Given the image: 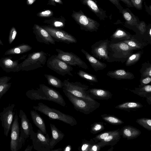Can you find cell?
<instances>
[{
  "label": "cell",
  "mask_w": 151,
  "mask_h": 151,
  "mask_svg": "<svg viewBox=\"0 0 151 151\" xmlns=\"http://www.w3.org/2000/svg\"><path fill=\"white\" fill-rule=\"evenodd\" d=\"M123 42L127 44L130 47L134 48L136 50H138L142 48V45L139 41H137L134 39L132 38L127 40H123Z\"/></svg>",
  "instance_id": "cell-41"
},
{
  "label": "cell",
  "mask_w": 151,
  "mask_h": 151,
  "mask_svg": "<svg viewBox=\"0 0 151 151\" xmlns=\"http://www.w3.org/2000/svg\"><path fill=\"white\" fill-rule=\"evenodd\" d=\"M114 130L105 131L96 135L92 139L95 143H97L108 137L113 132Z\"/></svg>",
  "instance_id": "cell-42"
},
{
  "label": "cell",
  "mask_w": 151,
  "mask_h": 151,
  "mask_svg": "<svg viewBox=\"0 0 151 151\" xmlns=\"http://www.w3.org/2000/svg\"><path fill=\"white\" fill-rule=\"evenodd\" d=\"M114 4L119 10V12L122 13L123 9V7L121 5L119 0H109Z\"/></svg>",
  "instance_id": "cell-48"
},
{
  "label": "cell",
  "mask_w": 151,
  "mask_h": 151,
  "mask_svg": "<svg viewBox=\"0 0 151 151\" xmlns=\"http://www.w3.org/2000/svg\"><path fill=\"white\" fill-rule=\"evenodd\" d=\"M101 148V147L97 144V143H95L92 145L89 151H99L100 150Z\"/></svg>",
  "instance_id": "cell-49"
},
{
  "label": "cell",
  "mask_w": 151,
  "mask_h": 151,
  "mask_svg": "<svg viewBox=\"0 0 151 151\" xmlns=\"http://www.w3.org/2000/svg\"><path fill=\"white\" fill-rule=\"evenodd\" d=\"M141 74V78H142L147 77H151V64L149 63L145 62L142 64L140 70Z\"/></svg>",
  "instance_id": "cell-37"
},
{
  "label": "cell",
  "mask_w": 151,
  "mask_h": 151,
  "mask_svg": "<svg viewBox=\"0 0 151 151\" xmlns=\"http://www.w3.org/2000/svg\"><path fill=\"white\" fill-rule=\"evenodd\" d=\"M53 12L51 10H45L41 11L37 14V16L41 17H50L53 15Z\"/></svg>",
  "instance_id": "cell-44"
},
{
  "label": "cell",
  "mask_w": 151,
  "mask_h": 151,
  "mask_svg": "<svg viewBox=\"0 0 151 151\" xmlns=\"http://www.w3.org/2000/svg\"><path fill=\"white\" fill-rule=\"evenodd\" d=\"M94 143L92 139L89 141L83 139L82 140L81 143L78 148V150L81 151H89L91 147Z\"/></svg>",
  "instance_id": "cell-39"
},
{
  "label": "cell",
  "mask_w": 151,
  "mask_h": 151,
  "mask_svg": "<svg viewBox=\"0 0 151 151\" xmlns=\"http://www.w3.org/2000/svg\"><path fill=\"white\" fill-rule=\"evenodd\" d=\"M33 147V145L30 146V145H28L27 147L24 150V151H31Z\"/></svg>",
  "instance_id": "cell-54"
},
{
  "label": "cell",
  "mask_w": 151,
  "mask_h": 151,
  "mask_svg": "<svg viewBox=\"0 0 151 151\" xmlns=\"http://www.w3.org/2000/svg\"><path fill=\"white\" fill-rule=\"evenodd\" d=\"M142 104L137 102H126L115 107L116 109L127 111L137 110L143 107Z\"/></svg>",
  "instance_id": "cell-28"
},
{
  "label": "cell",
  "mask_w": 151,
  "mask_h": 151,
  "mask_svg": "<svg viewBox=\"0 0 151 151\" xmlns=\"http://www.w3.org/2000/svg\"><path fill=\"white\" fill-rule=\"evenodd\" d=\"M136 122L147 130H151V119L146 118H142L137 119Z\"/></svg>",
  "instance_id": "cell-40"
},
{
  "label": "cell",
  "mask_w": 151,
  "mask_h": 151,
  "mask_svg": "<svg viewBox=\"0 0 151 151\" xmlns=\"http://www.w3.org/2000/svg\"><path fill=\"white\" fill-rule=\"evenodd\" d=\"M33 109L48 116L49 119L61 121L71 126L76 125L77 122L71 116L63 113L54 108H50L42 103L38 104L37 106H34Z\"/></svg>",
  "instance_id": "cell-2"
},
{
  "label": "cell",
  "mask_w": 151,
  "mask_h": 151,
  "mask_svg": "<svg viewBox=\"0 0 151 151\" xmlns=\"http://www.w3.org/2000/svg\"><path fill=\"white\" fill-rule=\"evenodd\" d=\"M121 13L127 23L130 25L136 26L139 22L138 18L128 8H123Z\"/></svg>",
  "instance_id": "cell-27"
},
{
  "label": "cell",
  "mask_w": 151,
  "mask_h": 151,
  "mask_svg": "<svg viewBox=\"0 0 151 151\" xmlns=\"http://www.w3.org/2000/svg\"><path fill=\"white\" fill-rule=\"evenodd\" d=\"M146 101L149 105H151V96L146 98Z\"/></svg>",
  "instance_id": "cell-56"
},
{
  "label": "cell",
  "mask_w": 151,
  "mask_h": 151,
  "mask_svg": "<svg viewBox=\"0 0 151 151\" xmlns=\"http://www.w3.org/2000/svg\"><path fill=\"white\" fill-rule=\"evenodd\" d=\"M143 52L140 51L129 56L125 63L127 66L133 65L136 63L140 59Z\"/></svg>",
  "instance_id": "cell-35"
},
{
  "label": "cell",
  "mask_w": 151,
  "mask_h": 151,
  "mask_svg": "<svg viewBox=\"0 0 151 151\" xmlns=\"http://www.w3.org/2000/svg\"><path fill=\"white\" fill-rule=\"evenodd\" d=\"M121 135L119 133V129L114 130L113 133L103 139L97 143L101 148L106 146H113L120 140Z\"/></svg>",
  "instance_id": "cell-21"
},
{
  "label": "cell",
  "mask_w": 151,
  "mask_h": 151,
  "mask_svg": "<svg viewBox=\"0 0 151 151\" xmlns=\"http://www.w3.org/2000/svg\"><path fill=\"white\" fill-rule=\"evenodd\" d=\"M66 20L62 17L58 18L53 17L49 19L45 20L43 22L49 25V26L52 27L62 29L64 27Z\"/></svg>",
  "instance_id": "cell-29"
},
{
  "label": "cell",
  "mask_w": 151,
  "mask_h": 151,
  "mask_svg": "<svg viewBox=\"0 0 151 151\" xmlns=\"http://www.w3.org/2000/svg\"><path fill=\"white\" fill-rule=\"evenodd\" d=\"M71 16L82 30L93 32H97L99 29V23L86 16L81 10L77 12L73 11Z\"/></svg>",
  "instance_id": "cell-6"
},
{
  "label": "cell",
  "mask_w": 151,
  "mask_h": 151,
  "mask_svg": "<svg viewBox=\"0 0 151 151\" xmlns=\"http://www.w3.org/2000/svg\"><path fill=\"white\" fill-rule=\"evenodd\" d=\"M144 0H131V2L134 7L138 10H141L142 8V2Z\"/></svg>",
  "instance_id": "cell-46"
},
{
  "label": "cell",
  "mask_w": 151,
  "mask_h": 151,
  "mask_svg": "<svg viewBox=\"0 0 151 151\" xmlns=\"http://www.w3.org/2000/svg\"><path fill=\"white\" fill-rule=\"evenodd\" d=\"M125 3L129 7H133L134 6L130 0H120Z\"/></svg>",
  "instance_id": "cell-51"
},
{
  "label": "cell",
  "mask_w": 151,
  "mask_h": 151,
  "mask_svg": "<svg viewBox=\"0 0 151 151\" xmlns=\"http://www.w3.org/2000/svg\"><path fill=\"white\" fill-rule=\"evenodd\" d=\"M14 106V104L9 105L4 108L3 111L0 113V120L4 128V134L6 137L11 130L14 113L13 112Z\"/></svg>",
  "instance_id": "cell-14"
},
{
  "label": "cell",
  "mask_w": 151,
  "mask_h": 151,
  "mask_svg": "<svg viewBox=\"0 0 151 151\" xmlns=\"http://www.w3.org/2000/svg\"><path fill=\"white\" fill-rule=\"evenodd\" d=\"M12 77L4 76L0 77V99L10 88L12 83H8Z\"/></svg>",
  "instance_id": "cell-31"
},
{
  "label": "cell",
  "mask_w": 151,
  "mask_h": 151,
  "mask_svg": "<svg viewBox=\"0 0 151 151\" xmlns=\"http://www.w3.org/2000/svg\"><path fill=\"white\" fill-rule=\"evenodd\" d=\"M56 3L60 4H63V2L61 0H48L47 4L56 6Z\"/></svg>",
  "instance_id": "cell-50"
},
{
  "label": "cell",
  "mask_w": 151,
  "mask_h": 151,
  "mask_svg": "<svg viewBox=\"0 0 151 151\" xmlns=\"http://www.w3.org/2000/svg\"><path fill=\"white\" fill-rule=\"evenodd\" d=\"M110 41L108 39L97 41L91 46L92 56L99 59H102L109 61V57L108 48Z\"/></svg>",
  "instance_id": "cell-12"
},
{
  "label": "cell",
  "mask_w": 151,
  "mask_h": 151,
  "mask_svg": "<svg viewBox=\"0 0 151 151\" xmlns=\"http://www.w3.org/2000/svg\"><path fill=\"white\" fill-rule=\"evenodd\" d=\"M13 120L11 129L10 149L11 151H18L22 147L19 142L20 127L17 114L15 115Z\"/></svg>",
  "instance_id": "cell-13"
},
{
  "label": "cell",
  "mask_w": 151,
  "mask_h": 151,
  "mask_svg": "<svg viewBox=\"0 0 151 151\" xmlns=\"http://www.w3.org/2000/svg\"><path fill=\"white\" fill-rule=\"evenodd\" d=\"M109 46L114 53L113 55L118 58H127L131 55L133 50H136L123 41L112 44Z\"/></svg>",
  "instance_id": "cell-15"
},
{
  "label": "cell",
  "mask_w": 151,
  "mask_h": 151,
  "mask_svg": "<svg viewBox=\"0 0 151 151\" xmlns=\"http://www.w3.org/2000/svg\"><path fill=\"white\" fill-rule=\"evenodd\" d=\"M44 76L49 85L57 88H62L63 86V82L59 79L50 74H45Z\"/></svg>",
  "instance_id": "cell-33"
},
{
  "label": "cell",
  "mask_w": 151,
  "mask_h": 151,
  "mask_svg": "<svg viewBox=\"0 0 151 151\" xmlns=\"http://www.w3.org/2000/svg\"><path fill=\"white\" fill-rule=\"evenodd\" d=\"M19 60H13L11 56L2 58L0 59V67L7 73L20 71Z\"/></svg>",
  "instance_id": "cell-17"
},
{
  "label": "cell",
  "mask_w": 151,
  "mask_h": 151,
  "mask_svg": "<svg viewBox=\"0 0 151 151\" xmlns=\"http://www.w3.org/2000/svg\"><path fill=\"white\" fill-rule=\"evenodd\" d=\"M129 91L140 97L147 98L151 96V86L150 85L135 88L134 89H129Z\"/></svg>",
  "instance_id": "cell-30"
},
{
  "label": "cell",
  "mask_w": 151,
  "mask_h": 151,
  "mask_svg": "<svg viewBox=\"0 0 151 151\" xmlns=\"http://www.w3.org/2000/svg\"><path fill=\"white\" fill-rule=\"evenodd\" d=\"M36 0H27L26 4L30 6Z\"/></svg>",
  "instance_id": "cell-53"
},
{
  "label": "cell",
  "mask_w": 151,
  "mask_h": 151,
  "mask_svg": "<svg viewBox=\"0 0 151 151\" xmlns=\"http://www.w3.org/2000/svg\"><path fill=\"white\" fill-rule=\"evenodd\" d=\"M47 54L41 50L28 54L27 57L20 64V69L29 71L42 68L47 61Z\"/></svg>",
  "instance_id": "cell-3"
},
{
  "label": "cell",
  "mask_w": 151,
  "mask_h": 151,
  "mask_svg": "<svg viewBox=\"0 0 151 151\" xmlns=\"http://www.w3.org/2000/svg\"><path fill=\"white\" fill-rule=\"evenodd\" d=\"M32 47L29 45L23 43L10 48L4 53L5 55L21 54L28 52L31 50Z\"/></svg>",
  "instance_id": "cell-26"
},
{
  "label": "cell",
  "mask_w": 151,
  "mask_h": 151,
  "mask_svg": "<svg viewBox=\"0 0 151 151\" xmlns=\"http://www.w3.org/2000/svg\"><path fill=\"white\" fill-rule=\"evenodd\" d=\"M101 116L104 121L113 125H118L124 123L121 119L113 115L105 114L101 115Z\"/></svg>",
  "instance_id": "cell-34"
},
{
  "label": "cell",
  "mask_w": 151,
  "mask_h": 151,
  "mask_svg": "<svg viewBox=\"0 0 151 151\" xmlns=\"http://www.w3.org/2000/svg\"><path fill=\"white\" fill-rule=\"evenodd\" d=\"M114 149V147L112 146H111V148L109 150H107V151H112Z\"/></svg>",
  "instance_id": "cell-58"
},
{
  "label": "cell",
  "mask_w": 151,
  "mask_h": 151,
  "mask_svg": "<svg viewBox=\"0 0 151 151\" xmlns=\"http://www.w3.org/2000/svg\"><path fill=\"white\" fill-rule=\"evenodd\" d=\"M33 33L37 41L47 45L55 44V41L49 33L41 26L35 24L33 27Z\"/></svg>",
  "instance_id": "cell-16"
},
{
  "label": "cell",
  "mask_w": 151,
  "mask_h": 151,
  "mask_svg": "<svg viewBox=\"0 0 151 151\" xmlns=\"http://www.w3.org/2000/svg\"><path fill=\"white\" fill-rule=\"evenodd\" d=\"M120 135L127 140L133 139L139 137L141 133L138 129L130 125H126L119 129Z\"/></svg>",
  "instance_id": "cell-18"
},
{
  "label": "cell",
  "mask_w": 151,
  "mask_h": 151,
  "mask_svg": "<svg viewBox=\"0 0 151 151\" xmlns=\"http://www.w3.org/2000/svg\"><path fill=\"white\" fill-rule=\"evenodd\" d=\"M17 35V31L14 27L11 29L9 36L8 42L10 44H11L15 40Z\"/></svg>",
  "instance_id": "cell-43"
},
{
  "label": "cell",
  "mask_w": 151,
  "mask_h": 151,
  "mask_svg": "<svg viewBox=\"0 0 151 151\" xmlns=\"http://www.w3.org/2000/svg\"><path fill=\"white\" fill-rule=\"evenodd\" d=\"M81 51L84 54L91 67L96 72L103 70L106 68L107 65L106 64L100 62L84 49H82Z\"/></svg>",
  "instance_id": "cell-23"
},
{
  "label": "cell",
  "mask_w": 151,
  "mask_h": 151,
  "mask_svg": "<svg viewBox=\"0 0 151 151\" xmlns=\"http://www.w3.org/2000/svg\"><path fill=\"white\" fill-rule=\"evenodd\" d=\"M63 149L61 148L56 149H52L50 151H62Z\"/></svg>",
  "instance_id": "cell-57"
},
{
  "label": "cell",
  "mask_w": 151,
  "mask_h": 151,
  "mask_svg": "<svg viewBox=\"0 0 151 151\" xmlns=\"http://www.w3.org/2000/svg\"><path fill=\"white\" fill-rule=\"evenodd\" d=\"M151 81V78L150 77L141 78L140 80V84L139 86L140 87L147 85L150 83Z\"/></svg>",
  "instance_id": "cell-47"
},
{
  "label": "cell",
  "mask_w": 151,
  "mask_h": 151,
  "mask_svg": "<svg viewBox=\"0 0 151 151\" xmlns=\"http://www.w3.org/2000/svg\"><path fill=\"white\" fill-rule=\"evenodd\" d=\"M0 45H4V44H3L2 42V41L0 39Z\"/></svg>",
  "instance_id": "cell-59"
},
{
  "label": "cell",
  "mask_w": 151,
  "mask_h": 151,
  "mask_svg": "<svg viewBox=\"0 0 151 151\" xmlns=\"http://www.w3.org/2000/svg\"><path fill=\"white\" fill-rule=\"evenodd\" d=\"M41 26L49 33L55 42L68 44L76 43L77 42L74 36L61 29L52 27L49 26Z\"/></svg>",
  "instance_id": "cell-9"
},
{
  "label": "cell",
  "mask_w": 151,
  "mask_h": 151,
  "mask_svg": "<svg viewBox=\"0 0 151 151\" xmlns=\"http://www.w3.org/2000/svg\"><path fill=\"white\" fill-rule=\"evenodd\" d=\"M34 149L37 151H50L51 139L47 133L45 134L39 129L37 132L33 130L30 135Z\"/></svg>",
  "instance_id": "cell-7"
},
{
  "label": "cell",
  "mask_w": 151,
  "mask_h": 151,
  "mask_svg": "<svg viewBox=\"0 0 151 151\" xmlns=\"http://www.w3.org/2000/svg\"><path fill=\"white\" fill-rule=\"evenodd\" d=\"M86 92L89 96L93 99L108 100L111 99L112 96L109 91L101 89H88Z\"/></svg>",
  "instance_id": "cell-19"
},
{
  "label": "cell",
  "mask_w": 151,
  "mask_h": 151,
  "mask_svg": "<svg viewBox=\"0 0 151 151\" xmlns=\"http://www.w3.org/2000/svg\"><path fill=\"white\" fill-rule=\"evenodd\" d=\"M77 74L80 77L89 82L97 83L98 80L96 76L88 73L84 71L80 70L77 73Z\"/></svg>",
  "instance_id": "cell-36"
},
{
  "label": "cell",
  "mask_w": 151,
  "mask_h": 151,
  "mask_svg": "<svg viewBox=\"0 0 151 151\" xmlns=\"http://www.w3.org/2000/svg\"><path fill=\"white\" fill-rule=\"evenodd\" d=\"M146 11L150 15H151V5H150L148 6L146 4L145 2L144 3Z\"/></svg>",
  "instance_id": "cell-52"
},
{
  "label": "cell",
  "mask_w": 151,
  "mask_h": 151,
  "mask_svg": "<svg viewBox=\"0 0 151 151\" xmlns=\"http://www.w3.org/2000/svg\"><path fill=\"white\" fill-rule=\"evenodd\" d=\"M81 2L87 6L100 20H104L107 17L106 11L99 7L94 0H82Z\"/></svg>",
  "instance_id": "cell-20"
},
{
  "label": "cell",
  "mask_w": 151,
  "mask_h": 151,
  "mask_svg": "<svg viewBox=\"0 0 151 151\" xmlns=\"http://www.w3.org/2000/svg\"><path fill=\"white\" fill-rule=\"evenodd\" d=\"M26 96L31 100H43L55 102L63 106L66 103L59 92L44 84H40L37 89H32L27 91Z\"/></svg>",
  "instance_id": "cell-1"
},
{
  "label": "cell",
  "mask_w": 151,
  "mask_h": 151,
  "mask_svg": "<svg viewBox=\"0 0 151 151\" xmlns=\"http://www.w3.org/2000/svg\"><path fill=\"white\" fill-rule=\"evenodd\" d=\"M151 29H150V32H149V35H150V37H151Z\"/></svg>",
  "instance_id": "cell-60"
},
{
  "label": "cell",
  "mask_w": 151,
  "mask_h": 151,
  "mask_svg": "<svg viewBox=\"0 0 151 151\" xmlns=\"http://www.w3.org/2000/svg\"><path fill=\"white\" fill-rule=\"evenodd\" d=\"M114 39L127 40L132 38L130 34L125 30L120 28H118L111 36Z\"/></svg>",
  "instance_id": "cell-32"
},
{
  "label": "cell",
  "mask_w": 151,
  "mask_h": 151,
  "mask_svg": "<svg viewBox=\"0 0 151 151\" xmlns=\"http://www.w3.org/2000/svg\"><path fill=\"white\" fill-rule=\"evenodd\" d=\"M30 114L34 124L43 134H46L45 124L44 120L40 115L34 110L31 111Z\"/></svg>",
  "instance_id": "cell-25"
},
{
  "label": "cell",
  "mask_w": 151,
  "mask_h": 151,
  "mask_svg": "<svg viewBox=\"0 0 151 151\" xmlns=\"http://www.w3.org/2000/svg\"><path fill=\"white\" fill-rule=\"evenodd\" d=\"M50 126L52 134L50 142V146L52 150L63 139L65 134L58 129L55 125L50 123Z\"/></svg>",
  "instance_id": "cell-24"
},
{
  "label": "cell",
  "mask_w": 151,
  "mask_h": 151,
  "mask_svg": "<svg viewBox=\"0 0 151 151\" xmlns=\"http://www.w3.org/2000/svg\"><path fill=\"white\" fill-rule=\"evenodd\" d=\"M91 126L90 132L93 134L101 132L105 129L104 124L103 122H94L91 125Z\"/></svg>",
  "instance_id": "cell-38"
},
{
  "label": "cell",
  "mask_w": 151,
  "mask_h": 151,
  "mask_svg": "<svg viewBox=\"0 0 151 151\" xmlns=\"http://www.w3.org/2000/svg\"><path fill=\"white\" fill-rule=\"evenodd\" d=\"M71 150V146L70 145H68L66 146L64 150H63L64 151H69Z\"/></svg>",
  "instance_id": "cell-55"
},
{
  "label": "cell",
  "mask_w": 151,
  "mask_h": 151,
  "mask_svg": "<svg viewBox=\"0 0 151 151\" xmlns=\"http://www.w3.org/2000/svg\"><path fill=\"white\" fill-rule=\"evenodd\" d=\"M69 80V79H65L63 81V89L78 97L91 101H96L90 97L87 93V90L89 89L88 86L79 82H70Z\"/></svg>",
  "instance_id": "cell-5"
},
{
  "label": "cell",
  "mask_w": 151,
  "mask_h": 151,
  "mask_svg": "<svg viewBox=\"0 0 151 151\" xmlns=\"http://www.w3.org/2000/svg\"><path fill=\"white\" fill-rule=\"evenodd\" d=\"M107 75L110 77L118 80L122 79L131 80L135 78L132 73L122 69H117L108 72Z\"/></svg>",
  "instance_id": "cell-22"
},
{
  "label": "cell",
  "mask_w": 151,
  "mask_h": 151,
  "mask_svg": "<svg viewBox=\"0 0 151 151\" xmlns=\"http://www.w3.org/2000/svg\"><path fill=\"white\" fill-rule=\"evenodd\" d=\"M19 117L21 119L19 142L22 147L24 144L25 140L30 136L33 129L31 123L25 113L22 110L19 111Z\"/></svg>",
  "instance_id": "cell-11"
},
{
  "label": "cell",
  "mask_w": 151,
  "mask_h": 151,
  "mask_svg": "<svg viewBox=\"0 0 151 151\" xmlns=\"http://www.w3.org/2000/svg\"><path fill=\"white\" fill-rule=\"evenodd\" d=\"M47 67L58 74L65 76L68 75L73 76L71 71L73 68L57 58L56 55H52L47 61Z\"/></svg>",
  "instance_id": "cell-8"
},
{
  "label": "cell",
  "mask_w": 151,
  "mask_h": 151,
  "mask_svg": "<svg viewBox=\"0 0 151 151\" xmlns=\"http://www.w3.org/2000/svg\"><path fill=\"white\" fill-rule=\"evenodd\" d=\"M58 53L56 57L70 66H78L86 70L88 66L86 63L75 54L71 52L64 51L56 48Z\"/></svg>",
  "instance_id": "cell-10"
},
{
  "label": "cell",
  "mask_w": 151,
  "mask_h": 151,
  "mask_svg": "<svg viewBox=\"0 0 151 151\" xmlns=\"http://www.w3.org/2000/svg\"><path fill=\"white\" fill-rule=\"evenodd\" d=\"M65 95L73 106L77 111L85 114H90L98 108L100 103L97 101H91L75 96L69 92L64 89Z\"/></svg>",
  "instance_id": "cell-4"
},
{
  "label": "cell",
  "mask_w": 151,
  "mask_h": 151,
  "mask_svg": "<svg viewBox=\"0 0 151 151\" xmlns=\"http://www.w3.org/2000/svg\"><path fill=\"white\" fill-rule=\"evenodd\" d=\"M141 34L143 35L146 32V24L144 21L139 22L136 25Z\"/></svg>",
  "instance_id": "cell-45"
}]
</instances>
